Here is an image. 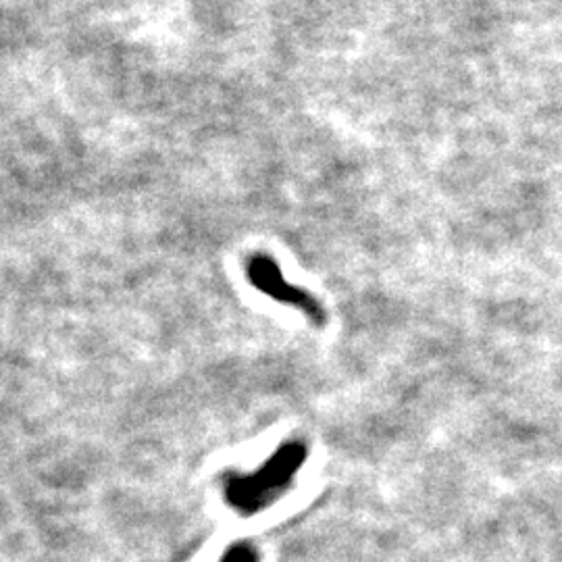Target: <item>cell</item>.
Segmentation results:
<instances>
[{
	"label": "cell",
	"instance_id": "7a4b0ae2",
	"mask_svg": "<svg viewBox=\"0 0 562 562\" xmlns=\"http://www.w3.org/2000/svg\"><path fill=\"white\" fill-rule=\"evenodd\" d=\"M246 279L257 288L261 294L269 296L271 300L290 306L302 313L313 325H325L327 313L323 304L302 286L292 284L281 273L279 265L269 257V254H254L246 261Z\"/></svg>",
	"mask_w": 562,
	"mask_h": 562
},
{
	"label": "cell",
	"instance_id": "3957f363",
	"mask_svg": "<svg viewBox=\"0 0 562 562\" xmlns=\"http://www.w3.org/2000/svg\"><path fill=\"white\" fill-rule=\"evenodd\" d=\"M219 562H261V552L250 542H238L225 550Z\"/></svg>",
	"mask_w": 562,
	"mask_h": 562
},
{
	"label": "cell",
	"instance_id": "6da1fadb",
	"mask_svg": "<svg viewBox=\"0 0 562 562\" xmlns=\"http://www.w3.org/2000/svg\"><path fill=\"white\" fill-rule=\"evenodd\" d=\"M309 458L302 440L281 444L263 465L252 473H229L223 481V498L240 517H254L271 508L292 490L296 475Z\"/></svg>",
	"mask_w": 562,
	"mask_h": 562
}]
</instances>
